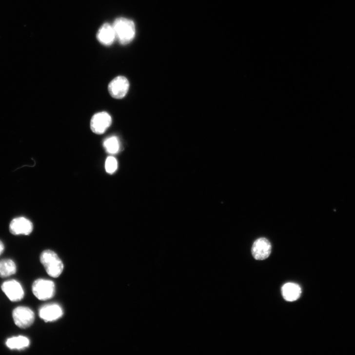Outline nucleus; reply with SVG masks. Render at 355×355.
Instances as JSON below:
<instances>
[{
    "mask_svg": "<svg viewBox=\"0 0 355 355\" xmlns=\"http://www.w3.org/2000/svg\"><path fill=\"white\" fill-rule=\"evenodd\" d=\"M116 39L121 44L129 43L136 36V29L132 20L119 18L115 20L113 24Z\"/></svg>",
    "mask_w": 355,
    "mask_h": 355,
    "instance_id": "1",
    "label": "nucleus"
},
{
    "mask_svg": "<svg viewBox=\"0 0 355 355\" xmlns=\"http://www.w3.org/2000/svg\"><path fill=\"white\" fill-rule=\"evenodd\" d=\"M40 261L48 275L54 278L60 276L64 269V265L58 255L50 250L42 252Z\"/></svg>",
    "mask_w": 355,
    "mask_h": 355,
    "instance_id": "2",
    "label": "nucleus"
},
{
    "mask_svg": "<svg viewBox=\"0 0 355 355\" xmlns=\"http://www.w3.org/2000/svg\"><path fill=\"white\" fill-rule=\"evenodd\" d=\"M55 291V283L49 280L39 279L35 281L32 285L33 294L40 300L51 299L54 296Z\"/></svg>",
    "mask_w": 355,
    "mask_h": 355,
    "instance_id": "3",
    "label": "nucleus"
},
{
    "mask_svg": "<svg viewBox=\"0 0 355 355\" xmlns=\"http://www.w3.org/2000/svg\"><path fill=\"white\" fill-rule=\"evenodd\" d=\"M13 318L17 326L21 329H26L33 324L35 314L29 307L19 306L14 310Z\"/></svg>",
    "mask_w": 355,
    "mask_h": 355,
    "instance_id": "4",
    "label": "nucleus"
},
{
    "mask_svg": "<svg viewBox=\"0 0 355 355\" xmlns=\"http://www.w3.org/2000/svg\"><path fill=\"white\" fill-rule=\"evenodd\" d=\"M129 88V82L123 76H118L114 79L108 85L110 96L114 99H120L125 97Z\"/></svg>",
    "mask_w": 355,
    "mask_h": 355,
    "instance_id": "5",
    "label": "nucleus"
},
{
    "mask_svg": "<svg viewBox=\"0 0 355 355\" xmlns=\"http://www.w3.org/2000/svg\"><path fill=\"white\" fill-rule=\"evenodd\" d=\"M112 118L106 112L95 114L91 121V128L97 135H102L112 124Z\"/></svg>",
    "mask_w": 355,
    "mask_h": 355,
    "instance_id": "6",
    "label": "nucleus"
},
{
    "mask_svg": "<svg viewBox=\"0 0 355 355\" xmlns=\"http://www.w3.org/2000/svg\"><path fill=\"white\" fill-rule=\"evenodd\" d=\"M63 314L61 306L56 303L43 305L39 311V317L46 322L57 320L62 316Z\"/></svg>",
    "mask_w": 355,
    "mask_h": 355,
    "instance_id": "7",
    "label": "nucleus"
},
{
    "mask_svg": "<svg viewBox=\"0 0 355 355\" xmlns=\"http://www.w3.org/2000/svg\"><path fill=\"white\" fill-rule=\"evenodd\" d=\"M10 233L15 236H28L33 231V226L28 219L20 217L14 218L10 224Z\"/></svg>",
    "mask_w": 355,
    "mask_h": 355,
    "instance_id": "8",
    "label": "nucleus"
},
{
    "mask_svg": "<svg viewBox=\"0 0 355 355\" xmlns=\"http://www.w3.org/2000/svg\"><path fill=\"white\" fill-rule=\"evenodd\" d=\"M1 289L3 292L13 302L22 300L24 296V292L21 284L16 280H11L4 282Z\"/></svg>",
    "mask_w": 355,
    "mask_h": 355,
    "instance_id": "9",
    "label": "nucleus"
},
{
    "mask_svg": "<svg viewBox=\"0 0 355 355\" xmlns=\"http://www.w3.org/2000/svg\"><path fill=\"white\" fill-rule=\"evenodd\" d=\"M271 242L265 238H259L256 240L252 248V254L256 260H264L269 257L272 252Z\"/></svg>",
    "mask_w": 355,
    "mask_h": 355,
    "instance_id": "10",
    "label": "nucleus"
},
{
    "mask_svg": "<svg viewBox=\"0 0 355 355\" xmlns=\"http://www.w3.org/2000/svg\"><path fill=\"white\" fill-rule=\"evenodd\" d=\"M97 38L103 45L106 46L111 45L116 39L113 25L107 23L103 24L98 31Z\"/></svg>",
    "mask_w": 355,
    "mask_h": 355,
    "instance_id": "11",
    "label": "nucleus"
},
{
    "mask_svg": "<svg viewBox=\"0 0 355 355\" xmlns=\"http://www.w3.org/2000/svg\"><path fill=\"white\" fill-rule=\"evenodd\" d=\"M281 291L284 298L286 301L290 302L297 300L301 294L299 286L293 283H288L284 284Z\"/></svg>",
    "mask_w": 355,
    "mask_h": 355,
    "instance_id": "12",
    "label": "nucleus"
},
{
    "mask_svg": "<svg viewBox=\"0 0 355 355\" xmlns=\"http://www.w3.org/2000/svg\"><path fill=\"white\" fill-rule=\"evenodd\" d=\"M17 273V265L11 259L0 260V277L6 278Z\"/></svg>",
    "mask_w": 355,
    "mask_h": 355,
    "instance_id": "13",
    "label": "nucleus"
},
{
    "mask_svg": "<svg viewBox=\"0 0 355 355\" xmlns=\"http://www.w3.org/2000/svg\"><path fill=\"white\" fill-rule=\"evenodd\" d=\"M6 344L11 350H20L29 347L30 341L27 337L20 335L8 338Z\"/></svg>",
    "mask_w": 355,
    "mask_h": 355,
    "instance_id": "14",
    "label": "nucleus"
},
{
    "mask_svg": "<svg viewBox=\"0 0 355 355\" xmlns=\"http://www.w3.org/2000/svg\"><path fill=\"white\" fill-rule=\"evenodd\" d=\"M103 145L107 152L110 154H116L119 150V142L116 137H111L107 138L104 141Z\"/></svg>",
    "mask_w": 355,
    "mask_h": 355,
    "instance_id": "15",
    "label": "nucleus"
},
{
    "mask_svg": "<svg viewBox=\"0 0 355 355\" xmlns=\"http://www.w3.org/2000/svg\"><path fill=\"white\" fill-rule=\"evenodd\" d=\"M118 162L117 159L113 157H108L105 162V169L109 174H113L117 170Z\"/></svg>",
    "mask_w": 355,
    "mask_h": 355,
    "instance_id": "16",
    "label": "nucleus"
},
{
    "mask_svg": "<svg viewBox=\"0 0 355 355\" xmlns=\"http://www.w3.org/2000/svg\"><path fill=\"white\" fill-rule=\"evenodd\" d=\"M5 250V246L3 243L0 240V256H1L4 252Z\"/></svg>",
    "mask_w": 355,
    "mask_h": 355,
    "instance_id": "17",
    "label": "nucleus"
}]
</instances>
